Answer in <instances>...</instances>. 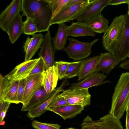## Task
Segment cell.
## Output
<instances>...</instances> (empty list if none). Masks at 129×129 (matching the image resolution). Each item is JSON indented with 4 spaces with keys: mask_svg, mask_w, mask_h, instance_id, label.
Here are the masks:
<instances>
[{
    "mask_svg": "<svg viewBox=\"0 0 129 129\" xmlns=\"http://www.w3.org/2000/svg\"><path fill=\"white\" fill-rule=\"evenodd\" d=\"M5 124V121L4 120H3L1 122H0V125H4Z\"/></svg>",
    "mask_w": 129,
    "mask_h": 129,
    "instance_id": "cell-42",
    "label": "cell"
},
{
    "mask_svg": "<svg viewBox=\"0 0 129 129\" xmlns=\"http://www.w3.org/2000/svg\"><path fill=\"white\" fill-rule=\"evenodd\" d=\"M67 31L68 36L73 37L89 36L94 37L96 35L86 23L78 21L73 22L67 26Z\"/></svg>",
    "mask_w": 129,
    "mask_h": 129,
    "instance_id": "cell-19",
    "label": "cell"
},
{
    "mask_svg": "<svg viewBox=\"0 0 129 129\" xmlns=\"http://www.w3.org/2000/svg\"><path fill=\"white\" fill-rule=\"evenodd\" d=\"M86 1L87 0H69L64 7L83 2Z\"/></svg>",
    "mask_w": 129,
    "mask_h": 129,
    "instance_id": "cell-38",
    "label": "cell"
},
{
    "mask_svg": "<svg viewBox=\"0 0 129 129\" xmlns=\"http://www.w3.org/2000/svg\"><path fill=\"white\" fill-rule=\"evenodd\" d=\"M125 15L116 17L104 33L102 38L103 46L107 51L112 53L120 40L123 30Z\"/></svg>",
    "mask_w": 129,
    "mask_h": 129,
    "instance_id": "cell-3",
    "label": "cell"
},
{
    "mask_svg": "<svg viewBox=\"0 0 129 129\" xmlns=\"http://www.w3.org/2000/svg\"><path fill=\"white\" fill-rule=\"evenodd\" d=\"M84 108V107L80 105H71L56 107L47 108L46 110L58 114L66 120L73 118L81 113Z\"/></svg>",
    "mask_w": 129,
    "mask_h": 129,
    "instance_id": "cell-18",
    "label": "cell"
},
{
    "mask_svg": "<svg viewBox=\"0 0 129 129\" xmlns=\"http://www.w3.org/2000/svg\"><path fill=\"white\" fill-rule=\"evenodd\" d=\"M50 33L47 31L43 37V40L38 54L40 57L43 60L46 70L54 65V54L56 50L52 45Z\"/></svg>",
    "mask_w": 129,
    "mask_h": 129,
    "instance_id": "cell-11",
    "label": "cell"
},
{
    "mask_svg": "<svg viewBox=\"0 0 129 129\" xmlns=\"http://www.w3.org/2000/svg\"><path fill=\"white\" fill-rule=\"evenodd\" d=\"M58 88L52 92L48 93L45 89L42 84L39 87L25 106H22L21 109L22 112L28 111L42 104L51 97L56 92Z\"/></svg>",
    "mask_w": 129,
    "mask_h": 129,
    "instance_id": "cell-15",
    "label": "cell"
},
{
    "mask_svg": "<svg viewBox=\"0 0 129 129\" xmlns=\"http://www.w3.org/2000/svg\"><path fill=\"white\" fill-rule=\"evenodd\" d=\"M52 10V18L64 7L69 0H46Z\"/></svg>",
    "mask_w": 129,
    "mask_h": 129,
    "instance_id": "cell-29",
    "label": "cell"
},
{
    "mask_svg": "<svg viewBox=\"0 0 129 129\" xmlns=\"http://www.w3.org/2000/svg\"><path fill=\"white\" fill-rule=\"evenodd\" d=\"M126 129H129V114L126 113Z\"/></svg>",
    "mask_w": 129,
    "mask_h": 129,
    "instance_id": "cell-40",
    "label": "cell"
},
{
    "mask_svg": "<svg viewBox=\"0 0 129 129\" xmlns=\"http://www.w3.org/2000/svg\"><path fill=\"white\" fill-rule=\"evenodd\" d=\"M99 56L98 55L85 59L78 77V81L85 78L95 72H99L98 66Z\"/></svg>",
    "mask_w": 129,
    "mask_h": 129,
    "instance_id": "cell-22",
    "label": "cell"
},
{
    "mask_svg": "<svg viewBox=\"0 0 129 129\" xmlns=\"http://www.w3.org/2000/svg\"><path fill=\"white\" fill-rule=\"evenodd\" d=\"M67 27L64 23L59 24L56 33L52 39L53 46L56 50H63L66 45L68 36Z\"/></svg>",
    "mask_w": 129,
    "mask_h": 129,
    "instance_id": "cell-23",
    "label": "cell"
},
{
    "mask_svg": "<svg viewBox=\"0 0 129 129\" xmlns=\"http://www.w3.org/2000/svg\"><path fill=\"white\" fill-rule=\"evenodd\" d=\"M126 111V113L129 114V101L128 103Z\"/></svg>",
    "mask_w": 129,
    "mask_h": 129,
    "instance_id": "cell-41",
    "label": "cell"
},
{
    "mask_svg": "<svg viewBox=\"0 0 129 129\" xmlns=\"http://www.w3.org/2000/svg\"><path fill=\"white\" fill-rule=\"evenodd\" d=\"M65 86V85L62 84L56 92L49 99L42 104L37 107L33 108L29 110L27 114V117L31 120H33L35 118L38 117L44 114L47 111L46 109L53 98L57 94L63 90V88Z\"/></svg>",
    "mask_w": 129,
    "mask_h": 129,
    "instance_id": "cell-25",
    "label": "cell"
},
{
    "mask_svg": "<svg viewBox=\"0 0 129 129\" xmlns=\"http://www.w3.org/2000/svg\"><path fill=\"white\" fill-rule=\"evenodd\" d=\"M58 79V74L54 65L43 73L42 85L48 93L55 90Z\"/></svg>",
    "mask_w": 129,
    "mask_h": 129,
    "instance_id": "cell-20",
    "label": "cell"
},
{
    "mask_svg": "<svg viewBox=\"0 0 129 129\" xmlns=\"http://www.w3.org/2000/svg\"><path fill=\"white\" fill-rule=\"evenodd\" d=\"M70 62L62 61L55 62L58 75V79L61 80L64 78V76Z\"/></svg>",
    "mask_w": 129,
    "mask_h": 129,
    "instance_id": "cell-31",
    "label": "cell"
},
{
    "mask_svg": "<svg viewBox=\"0 0 129 129\" xmlns=\"http://www.w3.org/2000/svg\"><path fill=\"white\" fill-rule=\"evenodd\" d=\"M128 5H129V4H128Z\"/></svg>",
    "mask_w": 129,
    "mask_h": 129,
    "instance_id": "cell-45",
    "label": "cell"
},
{
    "mask_svg": "<svg viewBox=\"0 0 129 129\" xmlns=\"http://www.w3.org/2000/svg\"><path fill=\"white\" fill-rule=\"evenodd\" d=\"M13 80L8 79L6 77L0 75V100L3 99L10 89Z\"/></svg>",
    "mask_w": 129,
    "mask_h": 129,
    "instance_id": "cell-30",
    "label": "cell"
},
{
    "mask_svg": "<svg viewBox=\"0 0 129 129\" xmlns=\"http://www.w3.org/2000/svg\"><path fill=\"white\" fill-rule=\"evenodd\" d=\"M67 105V102L64 98L59 94L54 97L47 108L56 107Z\"/></svg>",
    "mask_w": 129,
    "mask_h": 129,
    "instance_id": "cell-33",
    "label": "cell"
},
{
    "mask_svg": "<svg viewBox=\"0 0 129 129\" xmlns=\"http://www.w3.org/2000/svg\"><path fill=\"white\" fill-rule=\"evenodd\" d=\"M61 94L66 99L67 105H76L84 107L90 104L91 95L88 89H68Z\"/></svg>",
    "mask_w": 129,
    "mask_h": 129,
    "instance_id": "cell-7",
    "label": "cell"
},
{
    "mask_svg": "<svg viewBox=\"0 0 129 129\" xmlns=\"http://www.w3.org/2000/svg\"><path fill=\"white\" fill-rule=\"evenodd\" d=\"M32 126L35 129H60V126L57 124L47 123L34 120L32 122Z\"/></svg>",
    "mask_w": 129,
    "mask_h": 129,
    "instance_id": "cell-32",
    "label": "cell"
},
{
    "mask_svg": "<svg viewBox=\"0 0 129 129\" xmlns=\"http://www.w3.org/2000/svg\"><path fill=\"white\" fill-rule=\"evenodd\" d=\"M109 113L120 120L122 118L129 101V72L121 75L114 89Z\"/></svg>",
    "mask_w": 129,
    "mask_h": 129,
    "instance_id": "cell-2",
    "label": "cell"
},
{
    "mask_svg": "<svg viewBox=\"0 0 129 129\" xmlns=\"http://www.w3.org/2000/svg\"><path fill=\"white\" fill-rule=\"evenodd\" d=\"M106 76L104 74L95 72L91 74L81 81L71 84L70 89H87L93 86H98L109 82L104 81Z\"/></svg>",
    "mask_w": 129,
    "mask_h": 129,
    "instance_id": "cell-14",
    "label": "cell"
},
{
    "mask_svg": "<svg viewBox=\"0 0 129 129\" xmlns=\"http://www.w3.org/2000/svg\"><path fill=\"white\" fill-rule=\"evenodd\" d=\"M46 70V67L43 59L39 58V60L28 76L34 75L40 73H44Z\"/></svg>",
    "mask_w": 129,
    "mask_h": 129,
    "instance_id": "cell-34",
    "label": "cell"
},
{
    "mask_svg": "<svg viewBox=\"0 0 129 129\" xmlns=\"http://www.w3.org/2000/svg\"><path fill=\"white\" fill-rule=\"evenodd\" d=\"M127 13L128 14L129 18V5H128V10L127 11Z\"/></svg>",
    "mask_w": 129,
    "mask_h": 129,
    "instance_id": "cell-43",
    "label": "cell"
},
{
    "mask_svg": "<svg viewBox=\"0 0 129 129\" xmlns=\"http://www.w3.org/2000/svg\"><path fill=\"white\" fill-rule=\"evenodd\" d=\"M85 59L70 62L64 76V78L69 79L78 76L84 61Z\"/></svg>",
    "mask_w": 129,
    "mask_h": 129,
    "instance_id": "cell-26",
    "label": "cell"
},
{
    "mask_svg": "<svg viewBox=\"0 0 129 129\" xmlns=\"http://www.w3.org/2000/svg\"><path fill=\"white\" fill-rule=\"evenodd\" d=\"M43 73L28 76L25 88L22 104L26 106L39 87L42 84Z\"/></svg>",
    "mask_w": 129,
    "mask_h": 129,
    "instance_id": "cell-12",
    "label": "cell"
},
{
    "mask_svg": "<svg viewBox=\"0 0 129 129\" xmlns=\"http://www.w3.org/2000/svg\"><path fill=\"white\" fill-rule=\"evenodd\" d=\"M19 81L13 80L11 86L3 100L15 104L19 103L17 99V94Z\"/></svg>",
    "mask_w": 129,
    "mask_h": 129,
    "instance_id": "cell-27",
    "label": "cell"
},
{
    "mask_svg": "<svg viewBox=\"0 0 129 129\" xmlns=\"http://www.w3.org/2000/svg\"><path fill=\"white\" fill-rule=\"evenodd\" d=\"M24 24V33L25 34L32 36L38 32V23L34 19L26 17Z\"/></svg>",
    "mask_w": 129,
    "mask_h": 129,
    "instance_id": "cell-28",
    "label": "cell"
},
{
    "mask_svg": "<svg viewBox=\"0 0 129 129\" xmlns=\"http://www.w3.org/2000/svg\"><path fill=\"white\" fill-rule=\"evenodd\" d=\"M11 103L3 100H0V122L3 121L5 117L6 112Z\"/></svg>",
    "mask_w": 129,
    "mask_h": 129,
    "instance_id": "cell-36",
    "label": "cell"
},
{
    "mask_svg": "<svg viewBox=\"0 0 129 129\" xmlns=\"http://www.w3.org/2000/svg\"><path fill=\"white\" fill-rule=\"evenodd\" d=\"M81 126L82 129H123L120 120L109 113L97 120H93L87 116Z\"/></svg>",
    "mask_w": 129,
    "mask_h": 129,
    "instance_id": "cell-5",
    "label": "cell"
},
{
    "mask_svg": "<svg viewBox=\"0 0 129 129\" xmlns=\"http://www.w3.org/2000/svg\"><path fill=\"white\" fill-rule=\"evenodd\" d=\"M125 15L122 34L112 53L120 61L129 57V18L127 13Z\"/></svg>",
    "mask_w": 129,
    "mask_h": 129,
    "instance_id": "cell-8",
    "label": "cell"
},
{
    "mask_svg": "<svg viewBox=\"0 0 129 129\" xmlns=\"http://www.w3.org/2000/svg\"><path fill=\"white\" fill-rule=\"evenodd\" d=\"M22 15L38 22V32L48 31L52 19V10L46 0H22Z\"/></svg>",
    "mask_w": 129,
    "mask_h": 129,
    "instance_id": "cell-1",
    "label": "cell"
},
{
    "mask_svg": "<svg viewBox=\"0 0 129 129\" xmlns=\"http://www.w3.org/2000/svg\"><path fill=\"white\" fill-rule=\"evenodd\" d=\"M27 82V79L26 78L19 80L17 94V99L19 103H22L24 93Z\"/></svg>",
    "mask_w": 129,
    "mask_h": 129,
    "instance_id": "cell-35",
    "label": "cell"
},
{
    "mask_svg": "<svg viewBox=\"0 0 129 129\" xmlns=\"http://www.w3.org/2000/svg\"><path fill=\"white\" fill-rule=\"evenodd\" d=\"M22 0H13L1 13L0 15V27L7 32L11 23L21 10Z\"/></svg>",
    "mask_w": 129,
    "mask_h": 129,
    "instance_id": "cell-10",
    "label": "cell"
},
{
    "mask_svg": "<svg viewBox=\"0 0 129 129\" xmlns=\"http://www.w3.org/2000/svg\"><path fill=\"white\" fill-rule=\"evenodd\" d=\"M68 40V45L63 50L69 58L75 60L82 59L89 56L91 53L92 46L99 40L96 39L90 42H84L73 38H69Z\"/></svg>",
    "mask_w": 129,
    "mask_h": 129,
    "instance_id": "cell-4",
    "label": "cell"
},
{
    "mask_svg": "<svg viewBox=\"0 0 129 129\" xmlns=\"http://www.w3.org/2000/svg\"><path fill=\"white\" fill-rule=\"evenodd\" d=\"M109 0H90L89 3L76 20L86 23L90 19L101 14L103 9L107 6Z\"/></svg>",
    "mask_w": 129,
    "mask_h": 129,
    "instance_id": "cell-9",
    "label": "cell"
},
{
    "mask_svg": "<svg viewBox=\"0 0 129 129\" xmlns=\"http://www.w3.org/2000/svg\"><path fill=\"white\" fill-rule=\"evenodd\" d=\"M120 62L115 56L111 53H101L99 56L98 70L108 74Z\"/></svg>",
    "mask_w": 129,
    "mask_h": 129,
    "instance_id": "cell-16",
    "label": "cell"
},
{
    "mask_svg": "<svg viewBox=\"0 0 129 129\" xmlns=\"http://www.w3.org/2000/svg\"><path fill=\"white\" fill-rule=\"evenodd\" d=\"M109 21L101 14L97 15L86 23L94 33H104L109 27Z\"/></svg>",
    "mask_w": 129,
    "mask_h": 129,
    "instance_id": "cell-24",
    "label": "cell"
},
{
    "mask_svg": "<svg viewBox=\"0 0 129 129\" xmlns=\"http://www.w3.org/2000/svg\"><path fill=\"white\" fill-rule=\"evenodd\" d=\"M65 129H78L76 128H74L73 127H71L70 128H69ZM82 129L81 128V129Z\"/></svg>",
    "mask_w": 129,
    "mask_h": 129,
    "instance_id": "cell-44",
    "label": "cell"
},
{
    "mask_svg": "<svg viewBox=\"0 0 129 129\" xmlns=\"http://www.w3.org/2000/svg\"><path fill=\"white\" fill-rule=\"evenodd\" d=\"M119 67L124 69L129 70V58L123 61L119 65Z\"/></svg>",
    "mask_w": 129,
    "mask_h": 129,
    "instance_id": "cell-39",
    "label": "cell"
},
{
    "mask_svg": "<svg viewBox=\"0 0 129 129\" xmlns=\"http://www.w3.org/2000/svg\"><path fill=\"white\" fill-rule=\"evenodd\" d=\"M122 4H129V0H109L108 5H117Z\"/></svg>",
    "mask_w": 129,
    "mask_h": 129,
    "instance_id": "cell-37",
    "label": "cell"
},
{
    "mask_svg": "<svg viewBox=\"0 0 129 129\" xmlns=\"http://www.w3.org/2000/svg\"><path fill=\"white\" fill-rule=\"evenodd\" d=\"M30 38L28 37L23 46L25 52V61L29 60L32 57L38 50L40 48L43 37L41 34H34Z\"/></svg>",
    "mask_w": 129,
    "mask_h": 129,
    "instance_id": "cell-17",
    "label": "cell"
},
{
    "mask_svg": "<svg viewBox=\"0 0 129 129\" xmlns=\"http://www.w3.org/2000/svg\"><path fill=\"white\" fill-rule=\"evenodd\" d=\"M39 60V58L30 60L17 66L5 76L10 80H20L28 76Z\"/></svg>",
    "mask_w": 129,
    "mask_h": 129,
    "instance_id": "cell-13",
    "label": "cell"
},
{
    "mask_svg": "<svg viewBox=\"0 0 129 129\" xmlns=\"http://www.w3.org/2000/svg\"><path fill=\"white\" fill-rule=\"evenodd\" d=\"M22 17L20 13H18L11 23L7 32L12 44H13L21 35L24 33V24Z\"/></svg>",
    "mask_w": 129,
    "mask_h": 129,
    "instance_id": "cell-21",
    "label": "cell"
},
{
    "mask_svg": "<svg viewBox=\"0 0 129 129\" xmlns=\"http://www.w3.org/2000/svg\"><path fill=\"white\" fill-rule=\"evenodd\" d=\"M90 0L67 7H63L53 18L51 25L59 24L76 19L89 3Z\"/></svg>",
    "mask_w": 129,
    "mask_h": 129,
    "instance_id": "cell-6",
    "label": "cell"
}]
</instances>
